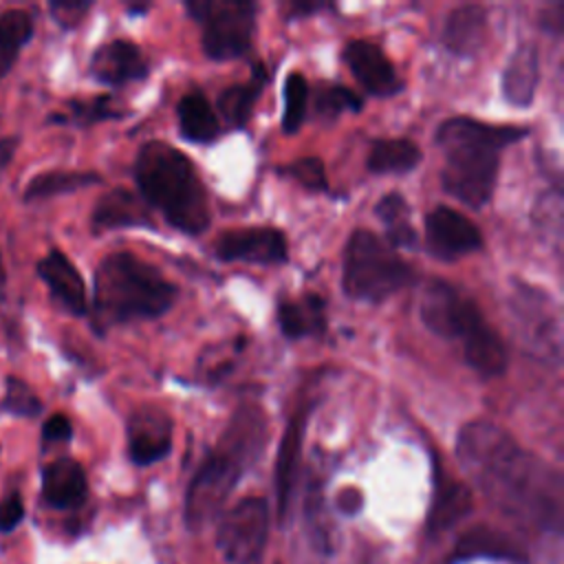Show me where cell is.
<instances>
[{"instance_id":"d590c367","label":"cell","mask_w":564,"mask_h":564,"mask_svg":"<svg viewBox=\"0 0 564 564\" xmlns=\"http://www.w3.org/2000/svg\"><path fill=\"white\" fill-rule=\"evenodd\" d=\"M73 436V425L66 414L57 412L51 414L42 425V441L44 443H66Z\"/></svg>"},{"instance_id":"8d00e7d4","label":"cell","mask_w":564,"mask_h":564,"mask_svg":"<svg viewBox=\"0 0 564 564\" xmlns=\"http://www.w3.org/2000/svg\"><path fill=\"white\" fill-rule=\"evenodd\" d=\"M24 518V505L20 494H11L0 502V533L13 531Z\"/></svg>"},{"instance_id":"f35d334b","label":"cell","mask_w":564,"mask_h":564,"mask_svg":"<svg viewBox=\"0 0 564 564\" xmlns=\"http://www.w3.org/2000/svg\"><path fill=\"white\" fill-rule=\"evenodd\" d=\"M562 13H564V7L562 4H553L551 11H544L542 13V26L544 29H551L555 33H562Z\"/></svg>"},{"instance_id":"8fae6325","label":"cell","mask_w":564,"mask_h":564,"mask_svg":"<svg viewBox=\"0 0 564 564\" xmlns=\"http://www.w3.org/2000/svg\"><path fill=\"white\" fill-rule=\"evenodd\" d=\"M212 251L223 262L284 264L289 260L286 236L275 227L227 229L216 236Z\"/></svg>"},{"instance_id":"1f68e13d","label":"cell","mask_w":564,"mask_h":564,"mask_svg":"<svg viewBox=\"0 0 564 564\" xmlns=\"http://www.w3.org/2000/svg\"><path fill=\"white\" fill-rule=\"evenodd\" d=\"M438 487H436V498H434V509H432V524L436 527H447L456 518L469 511L471 507V496L465 485L445 478V474H438Z\"/></svg>"},{"instance_id":"5b68a950","label":"cell","mask_w":564,"mask_h":564,"mask_svg":"<svg viewBox=\"0 0 564 564\" xmlns=\"http://www.w3.org/2000/svg\"><path fill=\"white\" fill-rule=\"evenodd\" d=\"M176 286L154 264L128 251L106 256L93 282V328L106 333L132 319H154L176 302Z\"/></svg>"},{"instance_id":"7c38bea8","label":"cell","mask_w":564,"mask_h":564,"mask_svg":"<svg viewBox=\"0 0 564 564\" xmlns=\"http://www.w3.org/2000/svg\"><path fill=\"white\" fill-rule=\"evenodd\" d=\"M482 247L480 229L460 212L436 205L425 216V249L438 260H456Z\"/></svg>"},{"instance_id":"4dcf8cb0","label":"cell","mask_w":564,"mask_h":564,"mask_svg":"<svg viewBox=\"0 0 564 564\" xmlns=\"http://www.w3.org/2000/svg\"><path fill=\"white\" fill-rule=\"evenodd\" d=\"M66 110H68L66 115H53L51 119L62 123H73V126H90L106 119H121L126 115V110L119 108V104H115V99L108 95L73 99L66 104Z\"/></svg>"},{"instance_id":"277c9868","label":"cell","mask_w":564,"mask_h":564,"mask_svg":"<svg viewBox=\"0 0 564 564\" xmlns=\"http://www.w3.org/2000/svg\"><path fill=\"white\" fill-rule=\"evenodd\" d=\"M134 183L139 196L161 212L165 223L187 236H198L209 227L212 207L207 189L185 152L150 139L134 159Z\"/></svg>"},{"instance_id":"603a6c76","label":"cell","mask_w":564,"mask_h":564,"mask_svg":"<svg viewBox=\"0 0 564 564\" xmlns=\"http://www.w3.org/2000/svg\"><path fill=\"white\" fill-rule=\"evenodd\" d=\"M178 132L192 143H212L220 134V121L207 95L198 88L185 93L176 104Z\"/></svg>"},{"instance_id":"74e56055","label":"cell","mask_w":564,"mask_h":564,"mask_svg":"<svg viewBox=\"0 0 564 564\" xmlns=\"http://www.w3.org/2000/svg\"><path fill=\"white\" fill-rule=\"evenodd\" d=\"M324 9H333V4L328 2H284L280 4V11L284 15V20H295V18H306L311 13L324 11Z\"/></svg>"},{"instance_id":"ac0fdd59","label":"cell","mask_w":564,"mask_h":564,"mask_svg":"<svg viewBox=\"0 0 564 564\" xmlns=\"http://www.w3.org/2000/svg\"><path fill=\"white\" fill-rule=\"evenodd\" d=\"M90 225L95 231L128 229V227L154 229V220L150 216L148 203L139 194L126 187H115L95 203Z\"/></svg>"},{"instance_id":"484cf974","label":"cell","mask_w":564,"mask_h":564,"mask_svg":"<svg viewBox=\"0 0 564 564\" xmlns=\"http://www.w3.org/2000/svg\"><path fill=\"white\" fill-rule=\"evenodd\" d=\"M375 214L386 229V242L394 249H416L419 234L410 220V205L399 192L383 194L377 205Z\"/></svg>"},{"instance_id":"d6a6232c","label":"cell","mask_w":564,"mask_h":564,"mask_svg":"<svg viewBox=\"0 0 564 564\" xmlns=\"http://www.w3.org/2000/svg\"><path fill=\"white\" fill-rule=\"evenodd\" d=\"M282 176H289L297 181L302 187L311 192H330L328 178H326V167L319 156H297L291 163L278 167Z\"/></svg>"},{"instance_id":"5bb4252c","label":"cell","mask_w":564,"mask_h":564,"mask_svg":"<svg viewBox=\"0 0 564 564\" xmlns=\"http://www.w3.org/2000/svg\"><path fill=\"white\" fill-rule=\"evenodd\" d=\"M344 62L359 86L375 97H390L403 88L388 55L370 40H350L344 46Z\"/></svg>"},{"instance_id":"3957f363","label":"cell","mask_w":564,"mask_h":564,"mask_svg":"<svg viewBox=\"0 0 564 564\" xmlns=\"http://www.w3.org/2000/svg\"><path fill=\"white\" fill-rule=\"evenodd\" d=\"M267 432V414L258 403L245 401L231 412L223 434L187 487L185 520L189 529H203L223 511L242 474L262 454Z\"/></svg>"},{"instance_id":"e575fe53","label":"cell","mask_w":564,"mask_h":564,"mask_svg":"<svg viewBox=\"0 0 564 564\" xmlns=\"http://www.w3.org/2000/svg\"><path fill=\"white\" fill-rule=\"evenodd\" d=\"M48 9L59 26L73 29L84 20V15L90 9V2H51Z\"/></svg>"},{"instance_id":"7a4b0ae2","label":"cell","mask_w":564,"mask_h":564,"mask_svg":"<svg viewBox=\"0 0 564 564\" xmlns=\"http://www.w3.org/2000/svg\"><path fill=\"white\" fill-rule=\"evenodd\" d=\"M527 134V126L489 123L474 117L445 119L434 132V141L445 156L443 189L471 209L485 207L498 183L500 152Z\"/></svg>"},{"instance_id":"4316f807","label":"cell","mask_w":564,"mask_h":564,"mask_svg":"<svg viewBox=\"0 0 564 564\" xmlns=\"http://www.w3.org/2000/svg\"><path fill=\"white\" fill-rule=\"evenodd\" d=\"M33 15L24 9H7L0 13V79L13 68L22 46L33 37Z\"/></svg>"},{"instance_id":"e0dca14e","label":"cell","mask_w":564,"mask_h":564,"mask_svg":"<svg viewBox=\"0 0 564 564\" xmlns=\"http://www.w3.org/2000/svg\"><path fill=\"white\" fill-rule=\"evenodd\" d=\"M37 275L48 286L51 295L70 313V315H86L88 313V300H86V284L82 273L75 269V264L57 249H51L40 262H37Z\"/></svg>"},{"instance_id":"f546056e","label":"cell","mask_w":564,"mask_h":564,"mask_svg":"<svg viewBox=\"0 0 564 564\" xmlns=\"http://www.w3.org/2000/svg\"><path fill=\"white\" fill-rule=\"evenodd\" d=\"M361 106L364 99L352 88L341 84L322 82L313 93V110L324 121H333L341 112H359Z\"/></svg>"},{"instance_id":"ba28073f","label":"cell","mask_w":564,"mask_h":564,"mask_svg":"<svg viewBox=\"0 0 564 564\" xmlns=\"http://www.w3.org/2000/svg\"><path fill=\"white\" fill-rule=\"evenodd\" d=\"M507 308L524 352L542 364H560L562 322L553 297L531 282L511 280Z\"/></svg>"},{"instance_id":"f1b7e54d","label":"cell","mask_w":564,"mask_h":564,"mask_svg":"<svg viewBox=\"0 0 564 564\" xmlns=\"http://www.w3.org/2000/svg\"><path fill=\"white\" fill-rule=\"evenodd\" d=\"M311 99V88L306 77L300 70H291L284 77L282 86V117H280V128L284 134H295L304 119H306V108Z\"/></svg>"},{"instance_id":"cb8c5ba5","label":"cell","mask_w":564,"mask_h":564,"mask_svg":"<svg viewBox=\"0 0 564 564\" xmlns=\"http://www.w3.org/2000/svg\"><path fill=\"white\" fill-rule=\"evenodd\" d=\"M423 159L421 148L405 139V137H388V139H375L366 167L372 174H408L412 172Z\"/></svg>"},{"instance_id":"ab89813d","label":"cell","mask_w":564,"mask_h":564,"mask_svg":"<svg viewBox=\"0 0 564 564\" xmlns=\"http://www.w3.org/2000/svg\"><path fill=\"white\" fill-rule=\"evenodd\" d=\"M15 148H18V139L15 137L0 139V170L11 163V159L15 154Z\"/></svg>"},{"instance_id":"2e32d148","label":"cell","mask_w":564,"mask_h":564,"mask_svg":"<svg viewBox=\"0 0 564 564\" xmlns=\"http://www.w3.org/2000/svg\"><path fill=\"white\" fill-rule=\"evenodd\" d=\"M313 408H315V401H302L295 405V410L286 423L282 443H280L278 463H275V489H278L280 516L286 513L289 502H291V494H293L297 467H300L302 441H304V432H306L308 416H311Z\"/></svg>"},{"instance_id":"9a60e30c","label":"cell","mask_w":564,"mask_h":564,"mask_svg":"<svg viewBox=\"0 0 564 564\" xmlns=\"http://www.w3.org/2000/svg\"><path fill=\"white\" fill-rule=\"evenodd\" d=\"M88 70L99 84L119 88L143 79L150 70V62L134 42L110 40L93 53Z\"/></svg>"},{"instance_id":"d6986e66","label":"cell","mask_w":564,"mask_h":564,"mask_svg":"<svg viewBox=\"0 0 564 564\" xmlns=\"http://www.w3.org/2000/svg\"><path fill=\"white\" fill-rule=\"evenodd\" d=\"M487 40V13L480 4L454 7L441 29L443 46L460 57L476 55Z\"/></svg>"},{"instance_id":"4fadbf2b","label":"cell","mask_w":564,"mask_h":564,"mask_svg":"<svg viewBox=\"0 0 564 564\" xmlns=\"http://www.w3.org/2000/svg\"><path fill=\"white\" fill-rule=\"evenodd\" d=\"M172 419L161 405H139L126 423L130 460L145 467L165 458L172 449Z\"/></svg>"},{"instance_id":"6da1fadb","label":"cell","mask_w":564,"mask_h":564,"mask_svg":"<svg viewBox=\"0 0 564 564\" xmlns=\"http://www.w3.org/2000/svg\"><path fill=\"white\" fill-rule=\"evenodd\" d=\"M456 456L482 496L509 518L542 531L562 529V478L498 423L469 421L456 436Z\"/></svg>"},{"instance_id":"d4e9b609","label":"cell","mask_w":564,"mask_h":564,"mask_svg":"<svg viewBox=\"0 0 564 564\" xmlns=\"http://www.w3.org/2000/svg\"><path fill=\"white\" fill-rule=\"evenodd\" d=\"M264 77H267V68L262 64H253L251 70V79L242 82V84H234L227 86L220 95H218V112L223 115L225 123L229 128H245L251 110L264 88Z\"/></svg>"},{"instance_id":"44dd1931","label":"cell","mask_w":564,"mask_h":564,"mask_svg":"<svg viewBox=\"0 0 564 564\" xmlns=\"http://www.w3.org/2000/svg\"><path fill=\"white\" fill-rule=\"evenodd\" d=\"M275 317L286 339L322 337L328 326L326 302L317 293H304L295 300H280Z\"/></svg>"},{"instance_id":"52a82bcc","label":"cell","mask_w":564,"mask_h":564,"mask_svg":"<svg viewBox=\"0 0 564 564\" xmlns=\"http://www.w3.org/2000/svg\"><path fill=\"white\" fill-rule=\"evenodd\" d=\"M416 271L394 247L370 229H355L344 247L341 286L350 300L383 302L397 291L410 286Z\"/></svg>"},{"instance_id":"30bf717a","label":"cell","mask_w":564,"mask_h":564,"mask_svg":"<svg viewBox=\"0 0 564 564\" xmlns=\"http://www.w3.org/2000/svg\"><path fill=\"white\" fill-rule=\"evenodd\" d=\"M269 531L267 500L251 496L234 505L220 520L216 544L231 564H253L260 560Z\"/></svg>"},{"instance_id":"7402d4cb","label":"cell","mask_w":564,"mask_h":564,"mask_svg":"<svg viewBox=\"0 0 564 564\" xmlns=\"http://www.w3.org/2000/svg\"><path fill=\"white\" fill-rule=\"evenodd\" d=\"M540 84V55L535 44H520L502 73V95L516 108H527L533 104L535 88Z\"/></svg>"},{"instance_id":"836d02e7","label":"cell","mask_w":564,"mask_h":564,"mask_svg":"<svg viewBox=\"0 0 564 564\" xmlns=\"http://www.w3.org/2000/svg\"><path fill=\"white\" fill-rule=\"evenodd\" d=\"M4 397L0 408L15 416H37L42 412V401L37 394L18 377H7L4 381Z\"/></svg>"},{"instance_id":"83f0119b","label":"cell","mask_w":564,"mask_h":564,"mask_svg":"<svg viewBox=\"0 0 564 564\" xmlns=\"http://www.w3.org/2000/svg\"><path fill=\"white\" fill-rule=\"evenodd\" d=\"M101 183V176L97 172H75V170H57V172H44L31 178V183L24 189V200H40L51 198L57 194H68L88 185Z\"/></svg>"},{"instance_id":"ffe728a7","label":"cell","mask_w":564,"mask_h":564,"mask_svg":"<svg viewBox=\"0 0 564 564\" xmlns=\"http://www.w3.org/2000/svg\"><path fill=\"white\" fill-rule=\"evenodd\" d=\"M86 471L75 458L62 456L42 469V496L51 507L75 509L86 500Z\"/></svg>"},{"instance_id":"9c48e42d","label":"cell","mask_w":564,"mask_h":564,"mask_svg":"<svg viewBox=\"0 0 564 564\" xmlns=\"http://www.w3.org/2000/svg\"><path fill=\"white\" fill-rule=\"evenodd\" d=\"M185 9L203 29L200 44L209 59H234L251 48L258 11L256 2L192 0L185 2Z\"/></svg>"},{"instance_id":"8992f818","label":"cell","mask_w":564,"mask_h":564,"mask_svg":"<svg viewBox=\"0 0 564 564\" xmlns=\"http://www.w3.org/2000/svg\"><path fill=\"white\" fill-rule=\"evenodd\" d=\"M421 322L438 337L460 344L465 364L482 379L507 372L509 350L485 319L478 302L447 280H430L421 295Z\"/></svg>"}]
</instances>
